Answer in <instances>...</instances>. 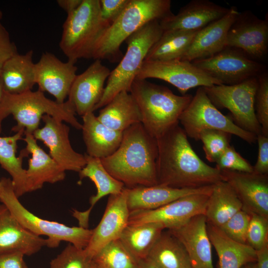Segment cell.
<instances>
[{"label": "cell", "instance_id": "e0dca14e", "mask_svg": "<svg viewBox=\"0 0 268 268\" xmlns=\"http://www.w3.org/2000/svg\"><path fill=\"white\" fill-rule=\"evenodd\" d=\"M75 62H63L49 52L42 54L34 65L36 84L39 90L53 95L59 103H64L76 76Z\"/></svg>", "mask_w": 268, "mask_h": 268}, {"label": "cell", "instance_id": "d6a6232c", "mask_svg": "<svg viewBox=\"0 0 268 268\" xmlns=\"http://www.w3.org/2000/svg\"><path fill=\"white\" fill-rule=\"evenodd\" d=\"M165 229L158 223L128 224L119 239L138 261L147 258L153 246Z\"/></svg>", "mask_w": 268, "mask_h": 268}, {"label": "cell", "instance_id": "9c48e42d", "mask_svg": "<svg viewBox=\"0 0 268 268\" xmlns=\"http://www.w3.org/2000/svg\"><path fill=\"white\" fill-rule=\"evenodd\" d=\"M258 77L234 85H213L203 87L206 95L217 108L228 109L233 122L245 131L256 135L262 134L255 113V96Z\"/></svg>", "mask_w": 268, "mask_h": 268}, {"label": "cell", "instance_id": "4316f807", "mask_svg": "<svg viewBox=\"0 0 268 268\" xmlns=\"http://www.w3.org/2000/svg\"><path fill=\"white\" fill-rule=\"evenodd\" d=\"M82 117L81 130L86 154L101 159L113 153L121 143L123 132L106 126L93 112L88 113Z\"/></svg>", "mask_w": 268, "mask_h": 268}, {"label": "cell", "instance_id": "83f0119b", "mask_svg": "<svg viewBox=\"0 0 268 268\" xmlns=\"http://www.w3.org/2000/svg\"><path fill=\"white\" fill-rule=\"evenodd\" d=\"M207 231L217 253L219 268H241L257 262L256 251L250 246L231 239L218 227L207 222Z\"/></svg>", "mask_w": 268, "mask_h": 268}, {"label": "cell", "instance_id": "60d3db41", "mask_svg": "<svg viewBox=\"0 0 268 268\" xmlns=\"http://www.w3.org/2000/svg\"><path fill=\"white\" fill-rule=\"evenodd\" d=\"M251 214L246 244L257 251L268 243V218L254 213Z\"/></svg>", "mask_w": 268, "mask_h": 268}, {"label": "cell", "instance_id": "ee69618b", "mask_svg": "<svg viewBox=\"0 0 268 268\" xmlns=\"http://www.w3.org/2000/svg\"><path fill=\"white\" fill-rule=\"evenodd\" d=\"M17 53L16 45L11 40L9 33L0 23V73L5 62Z\"/></svg>", "mask_w": 268, "mask_h": 268}, {"label": "cell", "instance_id": "9f6ffc18", "mask_svg": "<svg viewBox=\"0 0 268 268\" xmlns=\"http://www.w3.org/2000/svg\"><path fill=\"white\" fill-rule=\"evenodd\" d=\"M241 268H246V266H245H245H244L243 267H242Z\"/></svg>", "mask_w": 268, "mask_h": 268}, {"label": "cell", "instance_id": "603a6c76", "mask_svg": "<svg viewBox=\"0 0 268 268\" xmlns=\"http://www.w3.org/2000/svg\"><path fill=\"white\" fill-rule=\"evenodd\" d=\"M229 8L208 0H192L176 14L159 21L163 31L180 29L198 31L223 17Z\"/></svg>", "mask_w": 268, "mask_h": 268}, {"label": "cell", "instance_id": "3957f363", "mask_svg": "<svg viewBox=\"0 0 268 268\" xmlns=\"http://www.w3.org/2000/svg\"><path fill=\"white\" fill-rule=\"evenodd\" d=\"M173 14L170 0H130L122 13L98 39L91 58L117 62L122 59L120 47L129 36L147 23L160 21Z\"/></svg>", "mask_w": 268, "mask_h": 268}, {"label": "cell", "instance_id": "7402d4cb", "mask_svg": "<svg viewBox=\"0 0 268 268\" xmlns=\"http://www.w3.org/2000/svg\"><path fill=\"white\" fill-rule=\"evenodd\" d=\"M239 12L236 7H231L223 17L199 30L181 60L192 62L206 58L226 47L229 29Z\"/></svg>", "mask_w": 268, "mask_h": 268}, {"label": "cell", "instance_id": "52a82bcc", "mask_svg": "<svg viewBox=\"0 0 268 268\" xmlns=\"http://www.w3.org/2000/svg\"><path fill=\"white\" fill-rule=\"evenodd\" d=\"M163 32L159 21L154 20L143 25L125 40L127 51L118 65L111 71L103 95L94 111L104 107L121 92H130L147 53Z\"/></svg>", "mask_w": 268, "mask_h": 268}, {"label": "cell", "instance_id": "f5cc1de1", "mask_svg": "<svg viewBox=\"0 0 268 268\" xmlns=\"http://www.w3.org/2000/svg\"><path fill=\"white\" fill-rule=\"evenodd\" d=\"M91 268H100L92 261V265Z\"/></svg>", "mask_w": 268, "mask_h": 268}, {"label": "cell", "instance_id": "f6af8a7d", "mask_svg": "<svg viewBox=\"0 0 268 268\" xmlns=\"http://www.w3.org/2000/svg\"><path fill=\"white\" fill-rule=\"evenodd\" d=\"M258 155L257 162L253 166V172L259 174H268V137L262 134L257 135Z\"/></svg>", "mask_w": 268, "mask_h": 268}, {"label": "cell", "instance_id": "ac0fdd59", "mask_svg": "<svg viewBox=\"0 0 268 268\" xmlns=\"http://www.w3.org/2000/svg\"><path fill=\"white\" fill-rule=\"evenodd\" d=\"M111 70L100 60H95L82 73L76 75L68 95V102L75 113L83 116L93 112L104 90Z\"/></svg>", "mask_w": 268, "mask_h": 268}, {"label": "cell", "instance_id": "b9f144b4", "mask_svg": "<svg viewBox=\"0 0 268 268\" xmlns=\"http://www.w3.org/2000/svg\"><path fill=\"white\" fill-rule=\"evenodd\" d=\"M215 163V167L220 171L227 170L248 173L253 172V166L231 145L227 147Z\"/></svg>", "mask_w": 268, "mask_h": 268}, {"label": "cell", "instance_id": "e575fe53", "mask_svg": "<svg viewBox=\"0 0 268 268\" xmlns=\"http://www.w3.org/2000/svg\"><path fill=\"white\" fill-rule=\"evenodd\" d=\"M147 258L161 268H192L186 251L168 230L162 232Z\"/></svg>", "mask_w": 268, "mask_h": 268}, {"label": "cell", "instance_id": "5b68a950", "mask_svg": "<svg viewBox=\"0 0 268 268\" xmlns=\"http://www.w3.org/2000/svg\"><path fill=\"white\" fill-rule=\"evenodd\" d=\"M75 114L67 101L59 103L47 98L39 90L18 94L5 92L0 108V133L3 120L9 115L13 116L17 123L11 131L17 133L23 130L24 134H33L39 128L44 115L66 122L77 130H81L82 124L75 118Z\"/></svg>", "mask_w": 268, "mask_h": 268}, {"label": "cell", "instance_id": "680465c9", "mask_svg": "<svg viewBox=\"0 0 268 268\" xmlns=\"http://www.w3.org/2000/svg\"></svg>", "mask_w": 268, "mask_h": 268}, {"label": "cell", "instance_id": "f546056e", "mask_svg": "<svg viewBox=\"0 0 268 268\" xmlns=\"http://www.w3.org/2000/svg\"><path fill=\"white\" fill-rule=\"evenodd\" d=\"M33 51L24 54H15L4 64L0 73L4 90L18 94L32 90L36 84Z\"/></svg>", "mask_w": 268, "mask_h": 268}, {"label": "cell", "instance_id": "44dd1931", "mask_svg": "<svg viewBox=\"0 0 268 268\" xmlns=\"http://www.w3.org/2000/svg\"><path fill=\"white\" fill-rule=\"evenodd\" d=\"M45 246H48L47 239L25 228L5 205L0 204V255L19 252L31 256Z\"/></svg>", "mask_w": 268, "mask_h": 268}, {"label": "cell", "instance_id": "7bdbcfd3", "mask_svg": "<svg viewBox=\"0 0 268 268\" xmlns=\"http://www.w3.org/2000/svg\"><path fill=\"white\" fill-rule=\"evenodd\" d=\"M130 0H99L103 19L111 25L122 13Z\"/></svg>", "mask_w": 268, "mask_h": 268}, {"label": "cell", "instance_id": "c3c4849f", "mask_svg": "<svg viewBox=\"0 0 268 268\" xmlns=\"http://www.w3.org/2000/svg\"><path fill=\"white\" fill-rule=\"evenodd\" d=\"M82 0H58L59 6L67 14L75 11L81 4Z\"/></svg>", "mask_w": 268, "mask_h": 268}, {"label": "cell", "instance_id": "ffe728a7", "mask_svg": "<svg viewBox=\"0 0 268 268\" xmlns=\"http://www.w3.org/2000/svg\"><path fill=\"white\" fill-rule=\"evenodd\" d=\"M168 230L184 247L193 268H214L212 245L204 214L195 216L179 227Z\"/></svg>", "mask_w": 268, "mask_h": 268}, {"label": "cell", "instance_id": "d590c367", "mask_svg": "<svg viewBox=\"0 0 268 268\" xmlns=\"http://www.w3.org/2000/svg\"><path fill=\"white\" fill-rule=\"evenodd\" d=\"M100 268H137V260L118 239L103 247L92 258Z\"/></svg>", "mask_w": 268, "mask_h": 268}, {"label": "cell", "instance_id": "bcb514c9", "mask_svg": "<svg viewBox=\"0 0 268 268\" xmlns=\"http://www.w3.org/2000/svg\"><path fill=\"white\" fill-rule=\"evenodd\" d=\"M24 255L12 252L0 255V268H25Z\"/></svg>", "mask_w": 268, "mask_h": 268}, {"label": "cell", "instance_id": "8fae6325", "mask_svg": "<svg viewBox=\"0 0 268 268\" xmlns=\"http://www.w3.org/2000/svg\"><path fill=\"white\" fill-rule=\"evenodd\" d=\"M221 84L234 85L266 71V67L242 51L226 47L217 54L191 62Z\"/></svg>", "mask_w": 268, "mask_h": 268}, {"label": "cell", "instance_id": "30bf717a", "mask_svg": "<svg viewBox=\"0 0 268 268\" xmlns=\"http://www.w3.org/2000/svg\"><path fill=\"white\" fill-rule=\"evenodd\" d=\"M179 122L187 136L199 140L200 133L205 130H216L234 134L253 144L257 135L237 126L230 116L223 115L211 102L203 87H199L187 108L181 114Z\"/></svg>", "mask_w": 268, "mask_h": 268}, {"label": "cell", "instance_id": "5bb4252c", "mask_svg": "<svg viewBox=\"0 0 268 268\" xmlns=\"http://www.w3.org/2000/svg\"><path fill=\"white\" fill-rule=\"evenodd\" d=\"M226 46L243 52L258 61L267 57L268 52V21L257 17L250 10L239 12L230 26Z\"/></svg>", "mask_w": 268, "mask_h": 268}, {"label": "cell", "instance_id": "d6986e66", "mask_svg": "<svg viewBox=\"0 0 268 268\" xmlns=\"http://www.w3.org/2000/svg\"><path fill=\"white\" fill-rule=\"evenodd\" d=\"M222 181L232 188L242 209L268 218V174L220 171Z\"/></svg>", "mask_w": 268, "mask_h": 268}, {"label": "cell", "instance_id": "4fadbf2b", "mask_svg": "<svg viewBox=\"0 0 268 268\" xmlns=\"http://www.w3.org/2000/svg\"><path fill=\"white\" fill-rule=\"evenodd\" d=\"M209 195H190L154 209L131 211L128 224L155 222L167 230L176 228L195 216L204 214Z\"/></svg>", "mask_w": 268, "mask_h": 268}, {"label": "cell", "instance_id": "ba28073f", "mask_svg": "<svg viewBox=\"0 0 268 268\" xmlns=\"http://www.w3.org/2000/svg\"><path fill=\"white\" fill-rule=\"evenodd\" d=\"M2 188L0 201L25 228L34 234L46 236L48 247L56 248L62 241L85 249L90 241L92 229L81 226H68L57 221L43 219L26 209L16 196L12 180L3 177L0 179Z\"/></svg>", "mask_w": 268, "mask_h": 268}, {"label": "cell", "instance_id": "816d5d0a", "mask_svg": "<svg viewBox=\"0 0 268 268\" xmlns=\"http://www.w3.org/2000/svg\"><path fill=\"white\" fill-rule=\"evenodd\" d=\"M246 268H258L257 262L249 263L245 265Z\"/></svg>", "mask_w": 268, "mask_h": 268}, {"label": "cell", "instance_id": "4dcf8cb0", "mask_svg": "<svg viewBox=\"0 0 268 268\" xmlns=\"http://www.w3.org/2000/svg\"><path fill=\"white\" fill-rule=\"evenodd\" d=\"M242 209V204L232 188L221 181L212 186L204 215L207 223L219 227Z\"/></svg>", "mask_w": 268, "mask_h": 268}, {"label": "cell", "instance_id": "6da1fadb", "mask_svg": "<svg viewBox=\"0 0 268 268\" xmlns=\"http://www.w3.org/2000/svg\"><path fill=\"white\" fill-rule=\"evenodd\" d=\"M156 139L158 184L177 189H196L222 181L220 171L200 158L179 124Z\"/></svg>", "mask_w": 268, "mask_h": 268}, {"label": "cell", "instance_id": "1f68e13d", "mask_svg": "<svg viewBox=\"0 0 268 268\" xmlns=\"http://www.w3.org/2000/svg\"><path fill=\"white\" fill-rule=\"evenodd\" d=\"M24 134L22 130L11 136H0V165L10 175L18 198L27 193L26 169L22 166L26 155L22 151L18 157L16 155L17 142L22 139Z\"/></svg>", "mask_w": 268, "mask_h": 268}, {"label": "cell", "instance_id": "681fc988", "mask_svg": "<svg viewBox=\"0 0 268 268\" xmlns=\"http://www.w3.org/2000/svg\"><path fill=\"white\" fill-rule=\"evenodd\" d=\"M137 268H161L148 258L138 261Z\"/></svg>", "mask_w": 268, "mask_h": 268}, {"label": "cell", "instance_id": "8d00e7d4", "mask_svg": "<svg viewBox=\"0 0 268 268\" xmlns=\"http://www.w3.org/2000/svg\"><path fill=\"white\" fill-rule=\"evenodd\" d=\"M232 134L216 130H205L200 134L205 158L210 162H216L218 158L230 145Z\"/></svg>", "mask_w": 268, "mask_h": 268}, {"label": "cell", "instance_id": "836d02e7", "mask_svg": "<svg viewBox=\"0 0 268 268\" xmlns=\"http://www.w3.org/2000/svg\"><path fill=\"white\" fill-rule=\"evenodd\" d=\"M198 31H163L159 39L149 50L144 61L181 60Z\"/></svg>", "mask_w": 268, "mask_h": 268}, {"label": "cell", "instance_id": "277c9868", "mask_svg": "<svg viewBox=\"0 0 268 268\" xmlns=\"http://www.w3.org/2000/svg\"><path fill=\"white\" fill-rule=\"evenodd\" d=\"M130 93L139 108L141 124L156 139L179 124L181 114L193 97L188 94L177 95L166 86L137 78Z\"/></svg>", "mask_w": 268, "mask_h": 268}, {"label": "cell", "instance_id": "6f0895ef", "mask_svg": "<svg viewBox=\"0 0 268 268\" xmlns=\"http://www.w3.org/2000/svg\"><path fill=\"white\" fill-rule=\"evenodd\" d=\"M25 268H29L27 266L26 264V265H25Z\"/></svg>", "mask_w": 268, "mask_h": 268}, {"label": "cell", "instance_id": "ab89813d", "mask_svg": "<svg viewBox=\"0 0 268 268\" xmlns=\"http://www.w3.org/2000/svg\"><path fill=\"white\" fill-rule=\"evenodd\" d=\"M258 87L255 96V113L263 135L268 137V74L265 71L258 77Z\"/></svg>", "mask_w": 268, "mask_h": 268}, {"label": "cell", "instance_id": "7dc6e473", "mask_svg": "<svg viewBox=\"0 0 268 268\" xmlns=\"http://www.w3.org/2000/svg\"><path fill=\"white\" fill-rule=\"evenodd\" d=\"M257 264L258 268H268V243L256 251Z\"/></svg>", "mask_w": 268, "mask_h": 268}, {"label": "cell", "instance_id": "7c38bea8", "mask_svg": "<svg viewBox=\"0 0 268 268\" xmlns=\"http://www.w3.org/2000/svg\"><path fill=\"white\" fill-rule=\"evenodd\" d=\"M136 78L164 80L176 87L182 95L192 88L222 84L191 62L181 60L144 61Z\"/></svg>", "mask_w": 268, "mask_h": 268}, {"label": "cell", "instance_id": "8992f818", "mask_svg": "<svg viewBox=\"0 0 268 268\" xmlns=\"http://www.w3.org/2000/svg\"><path fill=\"white\" fill-rule=\"evenodd\" d=\"M110 25L101 16L99 0H82L67 14L63 25L59 46L68 60L91 59L94 46Z\"/></svg>", "mask_w": 268, "mask_h": 268}, {"label": "cell", "instance_id": "9a60e30c", "mask_svg": "<svg viewBox=\"0 0 268 268\" xmlns=\"http://www.w3.org/2000/svg\"><path fill=\"white\" fill-rule=\"evenodd\" d=\"M42 120L44 126L34 132V137L48 147L49 155L65 171L79 172L86 160L84 154L77 152L72 147L69 127L48 115H44Z\"/></svg>", "mask_w": 268, "mask_h": 268}, {"label": "cell", "instance_id": "74e56055", "mask_svg": "<svg viewBox=\"0 0 268 268\" xmlns=\"http://www.w3.org/2000/svg\"><path fill=\"white\" fill-rule=\"evenodd\" d=\"M92 259L84 249L69 243L50 263V268H91Z\"/></svg>", "mask_w": 268, "mask_h": 268}, {"label": "cell", "instance_id": "11a10c76", "mask_svg": "<svg viewBox=\"0 0 268 268\" xmlns=\"http://www.w3.org/2000/svg\"><path fill=\"white\" fill-rule=\"evenodd\" d=\"M1 188H2V183H1V181L0 180V191L1 189Z\"/></svg>", "mask_w": 268, "mask_h": 268}, {"label": "cell", "instance_id": "484cf974", "mask_svg": "<svg viewBox=\"0 0 268 268\" xmlns=\"http://www.w3.org/2000/svg\"><path fill=\"white\" fill-rule=\"evenodd\" d=\"M86 164L78 172L80 180L88 178L95 184L97 192L89 199L90 207L86 211L74 210L73 216L79 222V226L87 228L90 212L95 204L107 195L120 193L125 188L124 184L114 178L106 170L101 159L84 154Z\"/></svg>", "mask_w": 268, "mask_h": 268}, {"label": "cell", "instance_id": "7a4b0ae2", "mask_svg": "<svg viewBox=\"0 0 268 268\" xmlns=\"http://www.w3.org/2000/svg\"><path fill=\"white\" fill-rule=\"evenodd\" d=\"M157 155V139L140 123L124 131L116 150L100 159L112 176L132 188L158 184Z\"/></svg>", "mask_w": 268, "mask_h": 268}, {"label": "cell", "instance_id": "f1b7e54d", "mask_svg": "<svg viewBox=\"0 0 268 268\" xmlns=\"http://www.w3.org/2000/svg\"><path fill=\"white\" fill-rule=\"evenodd\" d=\"M97 117L106 126L121 132L141 123L140 112L135 101L130 92L125 91L118 93L103 107Z\"/></svg>", "mask_w": 268, "mask_h": 268}, {"label": "cell", "instance_id": "f35d334b", "mask_svg": "<svg viewBox=\"0 0 268 268\" xmlns=\"http://www.w3.org/2000/svg\"><path fill=\"white\" fill-rule=\"evenodd\" d=\"M251 217V213L242 209L219 228L231 239L247 244V233Z\"/></svg>", "mask_w": 268, "mask_h": 268}, {"label": "cell", "instance_id": "d4e9b609", "mask_svg": "<svg viewBox=\"0 0 268 268\" xmlns=\"http://www.w3.org/2000/svg\"><path fill=\"white\" fill-rule=\"evenodd\" d=\"M212 186L196 189H177L160 184L137 186L128 188L127 204L130 212L154 209L186 196L210 194Z\"/></svg>", "mask_w": 268, "mask_h": 268}, {"label": "cell", "instance_id": "cb8c5ba5", "mask_svg": "<svg viewBox=\"0 0 268 268\" xmlns=\"http://www.w3.org/2000/svg\"><path fill=\"white\" fill-rule=\"evenodd\" d=\"M25 136L26 146L23 150L27 155H32L26 170L27 193L41 189L46 183L54 184L64 180L66 171L38 145L32 134Z\"/></svg>", "mask_w": 268, "mask_h": 268}, {"label": "cell", "instance_id": "2e32d148", "mask_svg": "<svg viewBox=\"0 0 268 268\" xmlns=\"http://www.w3.org/2000/svg\"><path fill=\"white\" fill-rule=\"evenodd\" d=\"M128 188L119 194L110 195L103 215L92 229L88 244L84 249L92 259L105 246L118 239L128 225L130 210L127 204Z\"/></svg>", "mask_w": 268, "mask_h": 268}, {"label": "cell", "instance_id": "f907efd6", "mask_svg": "<svg viewBox=\"0 0 268 268\" xmlns=\"http://www.w3.org/2000/svg\"><path fill=\"white\" fill-rule=\"evenodd\" d=\"M5 93V91L4 90L2 81L0 77V108L2 105Z\"/></svg>", "mask_w": 268, "mask_h": 268}, {"label": "cell", "instance_id": "db71d44e", "mask_svg": "<svg viewBox=\"0 0 268 268\" xmlns=\"http://www.w3.org/2000/svg\"><path fill=\"white\" fill-rule=\"evenodd\" d=\"M2 11L0 10V19H1L2 18Z\"/></svg>", "mask_w": 268, "mask_h": 268}]
</instances>
